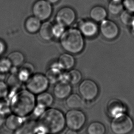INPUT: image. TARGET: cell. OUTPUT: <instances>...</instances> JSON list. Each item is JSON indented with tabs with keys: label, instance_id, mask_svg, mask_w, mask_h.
Instances as JSON below:
<instances>
[{
	"label": "cell",
	"instance_id": "cell-1",
	"mask_svg": "<svg viewBox=\"0 0 134 134\" xmlns=\"http://www.w3.org/2000/svg\"><path fill=\"white\" fill-rule=\"evenodd\" d=\"M37 123V133L59 134L64 130L66 125L65 116L63 113L58 109L49 108L40 116Z\"/></svg>",
	"mask_w": 134,
	"mask_h": 134
},
{
	"label": "cell",
	"instance_id": "cell-2",
	"mask_svg": "<svg viewBox=\"0 0 134 134\" xmlns=\"http://www.w3.org/2000/svg\"><path fill=\"white\" fill-rule=\"evenodd\" d=\"M9 103L13 114L24 118L33 112L36 100L35 94L28 90H21L13 93Z\"/></svg>",
	"mask_w": 134,
	"mask_h": 134
},
{
	"label": "cell",
	"instance_id": "cell-3",
	"mask_svg": "<svg viewBox=\"0 0 134 134\" xmlns=\"http://www.w3.org/2000/svg\"><path fill=\"white\" fill-rule=\"evenodd\" d=\"M62 47L67 52L72 54L79 53L84 48V39L79 30L70 29L63 33L60 37Z\"/></svg>",
	"mask_w": 134,
	"mask_h": 134
},
{
	"label": "cell",
	"instance_id": "cell-4",
	"mask_svg": "<svg viewBox=\"0 0 134 134\" xmlns=\"http://www.w3.org/2000/svg\"><path fill=\"white\" fill-rule=\"evenodd\" d=\"M110 127L114 134H128L134 129V122L129 116L123 113L114 117Z\"/></svg>",
	"mask_w": 134,
	"mask_h": 134
},
{
	"label": "cell",
	"instance_id": "cell-5",
	"mask_svg": "<svg viewBox=\"0 0 134 134\" xmlns=\"http://www.w3.org/2000/svg\"><path fill=\"white\" fill-rule=\"evenodd\" d=\"M49 84L46 75L36 73L32 75L26 81V87L27 89L34 94L38 95L46 91Z\"/></svg>",
	"mask_w": 134,
	"mask_h": 134
},
{
	"label": "cell",
	"instance_id": "cell-6",
	"mask_svg": "<svg viewBox=\"0 0 134 134\" xmlns=\"http://www.w3.org/2000/svg\"><path fill=\"white\" fill-rule=\"evenodd\" d=\"M66 125L72 130H80L86 124V118L83 112L78 109H71L65 115Z\"/></svg>",
	"mask_w": 134,
	"mask_h": 134
},
{
	"label": "cell",
	"instance_id": "cell-7",
	"mask_svg": "<svg viewBox=\"0 0 134 134\" xmlns=\"http://www.w3.org/2000/svg\"><path fill=\"white\" fill-rule=\"evenodd\" d=\"M52 12V6L47 0H38L34 4L32 7L34 16L41 21L48 19Z\"/></svg>",
	"mask_w": 134,
	"mask_h": 134
},
{
	"label": "cell",
	"instance_id": "cell-8",
	"mask_svg": "<svg viewBox=\"0 0 134 134\" xmlns=\"http://www.w3.org/2000/svg\"><path fill=\"white\" fill-rule=\"evenodd\" d=\"M79 91L83 98L91 100L97 97L99 93V88L96 82L91 80H85L80 83Z\"/></svg>",
	"mask_w": 134,
	"mask_h": 134
},
{
	"label": "cell",
	"instance_id": "cell-9",
	"mask_svg": "<svg viewBox=\"0 0 134 134\" xmlns=\"http://www.w3.org/2000/svg\"><path fill=\"white\" fill-rule=\"evenodd\" d=\"M76 19L75 11L68 7L62 8L58 11L56 16L57 22L64 27L70 26Z\"/></svg>",
	"mask_w": 134,
	"mask_h": 134
},
{
	"label": "cell",
	"instance_id": "cell-10",
	"mask_svg": "<svg viewBox=\"0 0 134 134\" xmlns=\"http://www.w3.org/2000/svg\"><path fill=\"white\" fill-rule=\"evenodd\" d=\"M100 30L103 36L110 40L117 37L119 33L117 25L112 21L106 19L101 22Z\"/></svg>",
	"mask_w": 134,
	"mask_h": 134
},
{
	"label": "cell",
	"instance_id": "cell-11",
	"mask_svg": "<svg viewBox=\"0 0 134 134\" xmlns=\"http://www.w3.org/2000/svg\"><path fill=\"white\" fill-rule=\"evenodd\" d=\"M72 87L67 81H60L56 83L53 88L54 96L59 100L67 98L71 94Z\"/></svg>",
	"mask_w": 134,
	"mask_h": 134
},
{
	"label": "cell",
	"instance_id": "cell-12",
	"mask_svg": "<svg viewBox=\"0 0 134 134\" xmlns=\"http://www.w3.org/2000/svg\"><path fill=\"white\" fill-rule=\"evenodd\" d=\"M38 130L37 121L29 120L24 121L15 131V134H36Z\"/></svg>",
	"mask_w": 134,
	"mask_h": 134
},
{
	"label": "cell",
	"instance_id": "cell-13",
	"mask_svg": "<svg viewBox=\"0 0 134 134\" xmlns=\"http://www.w3.org/2000/svg\"><path fill=\"white\" fill-rule=\"evenodd\" d=\"M61 70L62 69L58 63H53L52 65L46 75L50 83H57L61 80L63 74Z\"/></svg>",
	"mask_w": 134,
	"mask_h": 134
},
{
	"label": "cell",
	"instance_id": "cell-14",
	"mask_svg": "<svg viewBox=\"0 0 134 134\" xmlns=\"http://www.w3.org/2000/svg\"><path fill=\"white\" fill-rule=\"evenodd\" d=\"M80 32L83 35L88 37L95 36L98 32V27L97 24L92 21H85L80 24Z\"/></svg>",
	"mask_w": 134,
	"mask_h": 134
},
{
	"label": "cell",
	"instance_id": "cell-15",
	"mask_svg": "<svg viewBox=\"0 0 134 134\" xmlns=\"http://www.w3.org/2000/svg\"><path fill=\"white\" fill-rule=\"evenodd\" d=\"M24 118L15 114L10 115L7 118L5 121L7 128L10 130L15 131L24 122Z\"/></svg>",
	"mask_w": 134,
	"mask_h": 134
},
{
	"label": "cell",
	"instance_id": "cell-16",
	"mask_svg": "<svg viewBox=\"0 0 134 134\" xmlns=\"http://www.w3.org/2000/svg\"><path fill=\"white\" fill-rule=\"evenodd\" d=\"M67 106L71 109H79L84 106V102L82 97L77 94H70L66 100Z\"/></svg>",
	"mask_w": 134,
	"mask_h": 134
},
{
	"label": "cell",
	"instance_id": "cell-17",
	"mask_svg": "<svg viewBox=\"0 0 134 134\" xmlns=\"http://www.w3.org/2000/svg\"><path fill=\"white\" fill-rule=\"evenodd\" d=\"M82 79V75L80 71L77 69H72L66 74H63L61 81H65L75 85L78 84Z\"/></svg>",
	"mask_w": 134,
	"mask_h": 134
},
{
	"label": "cell",
	"instance_id": "cell-18",
	"mask_svg": "<svg viewBox=\"0 0 134 134\" xmlns=\"http://www.w3.org/2000/svg\"><path fill=\"white\" fill-rule=\"evenodd\" d=\"M36 104L47 108L51 106L54 102V97L52 94L46 91L38 94L36 97Z\"/></svg>",
	"mask_w": 134,
	"mask_h": 134
},
{
	"label": "cell",
	"instance_id": "cell-19",
	"mask_svg": "<svg viewBox=\"0 0 134 134\" xmlns=\"http://www.w3.org/2000/svg\"><path fill=\"white\" fill-rule=\"evenodd\" d=\"M58 63L62 69H70L75 64V59L73 56L69 53H64L60 56Z\"/></svg>",
	"mask_w": 134,
	"mask_h": 134
},
{
	"label": "cell",
	"instance_id": "cell-20",
	"mask_svg": "<svg viewBox=\"0 0 134 134\" xmlns=\"http://www.w3.org/2000/svg\"><path fill=\"white\" fill-rule=\"evenodd\" d=\"M40 37L44 41H48L53 37V25L48 22H45L41 24L40 28Z\"/></svg>",
	"mask_w": 134,
	"mask_h": 134
},
{
	"label": "cell",
	"instance_id": "cell-21",
	"mask_svg": "<svg viewBox=\"0 0 134 134\" xmlns=\"http://www.w3.org/2000/svg\"><path fill=\"white\" fill-rule=\"evenodd\" d=\"M108 113L114 117L119 114L124 113V107L121 102L114 99L110 100L108 103Z\"/></svg>",
	"mask_w": 134,
	"mask_h": 134
},
{
	"label": "cell",
	"instance_id": "cell-22",
	"mask_svg": "<svg viewBox=\"0 0 134 134\" xmlns=\"http://www.w3.org/2000/svg\"><path fill=\"white\" fill-rule=\"evenodd\" d=\"M90 15L91 19L94 21L102 22L106 18L107 13L103 7L95 6L91 10Z\"/></svg>",
	"mask_w": 134,
	"mask_h": 134
},
{
	"label": "cell",
	"instance_id": "cell-23",
	"mask_svg": "<svg viewBox=\"0 0 134 134\" xmlns=\"http://www.w3.org/2000/svg\"><path fill=\"white\" fill-rule=\"evenodd\" d=\"M41 25V20L39 19L35 16L30 17L25 22V28L29 33H36L39 30Z\"/></svg>",
	"mask_w": 134,
	"mask_h": 134
},
{
	"label": "cell",
	"instance_id": "cell-24",
	"mask_svg": "<svg viewBox=\"0 0 134 134\" xmlns=\"http://www.w3.org/2000/svg\"><path fill=\"white\" fill-rule=\"evenodd\" d=\"M12 65L18 67L22 65L24 60V55L19 51H14L9 54L8 57Z\"/></svg>",
	"mask_w": 134,
	"mask_h": 134
},
{
	"label": "cell",
	"instance_id": "cell-25",
	"mask_svg": "<svg viewBox=\"0 0 134 134\" xmlns=\"http://www.w3.org/2000/svg\"><path fill=\"white\" fill-rule=\"evenodd\" d=\"M106 128L102 123L99 122H93L88 127V134H105Z\"/></svg>",
	"mask_w": 134,
	"mask_h": 134
},
{
	"label": "cell",
	"instance_id": "cell-26",
	"mask_svg": "<svg viewBox=\"0 0 134 134\" xmlns=\"http://www.w3.org/2000/svg\"><path fill=\"white\" fill-rule=\"evenodd\" d=\"M124 5L121 1L112 0L109 3L108 9L110 13L113 15H117L123 11Z\"/></svg>",
	"mask_w": 134,
	"mask_h": 134
},
{
	"label": "cell",
	"instance_id": "cell-27",
	"mask_svg": "<svg viewBox=\"0 0 134 134\" xmlns=\"http://www.w3.org/2000/svg\"><path fill=\"white\" fill-rule=\"evenodd\" d=\"M22 82L19 80L17 75L11 74L8 78L7 84L9 87L13 89H18L20 86Z\"/></svg>",
	"mask_w": 134,
	"mask_h": 134
},
{
	"label": "cell",
	"instance_id": "cell-28",
	"mask_svg": "<svg viewBox=\"0 0 134 134\" xmlns=\"http://www.w3.org/2000/svg\"><path fill=\"white\" fill-rule=\"evenodd\" d=\"M134 19V16L133 13L128 10L123 11L120 15V19L122 22L126 25H131Z\"/></svg>",
	"mask_w": 134,
	"mask_h": 134
},
{
	"label": "cell",
	"instance_id": "cell-29",
	"mask_svg": "<svg viewBox=\"0 0 134 134\" xmlns=\"http://www.w3.org/2000/svg\"><path fill=\"white\" fill-rule=\"evenodd\" d=\"M65 32V27L62 24L57 23L53 25V36L57 38H60Z\"/></svg>",
	"mask_w": 134,
	"mask_h": 134
},
{
	"label": "cell",
	"instance_id": "cell-30",
	"mask_svg": "<svg viewBox=\"0 0 134 134\" xmlns=\"http://www.w3.org/2000/svg\"><path fill=\"white\" fill-rule=\"evenodd\" d=\"M11 63L7 58H2L0 60V71L7 73L12 68Z\"/></svg>",
	"mask_w": 134,
	"mask_h": 134
},
{
	"label": "cell",
	"instance_id": "cell-31",
	"mask_svg": "<svg viewBox=\"0 0 134 134\" xmlns=\"http://www.w3.org/2000/svg\"><path fill=\"white\" fill-rule=\"evenodd\" d=\"M9 87L4 81H0V99L5 98L9 94Z\"/></svg>",
	"mask_w": 134,
	"mask_h": 134
},
{
	"label": "cell",
	"instance_id": "cell-32",
	"mask_svg": "<svg viewBox=\"0 0 134 134\" xmlns=\"http://www.w3.org/2000/svg\"><path fill=\"white\" fill-rule=\"evenodd\" d=\"M11 111L10 109L9 103L5 101L0 102V114L5 116L6 114Z\"/></svg>",
	"mask_w": 134,
	"mask_h": 134
},
{
	"label": "cell",
	"instance_id": "cell-33",
	"mask_svg": "<svg viewBox=\"0 0 134 134\" xmlns=\"http://www.w3.org/2000/svg\"><path fill=\"white\" fill-rule=\"evenodd\" d=\"M123 5L128 11L134 13V0H124Z\"/></svg>",
	"mask_w": 134,
	"mask_h": 134
},
{
	"label": "cell",
	"instance_id": "cell-34",
	"mask_svg": "<svg viewBox=\"0 0 134 134\" xmlns=\"http://www.w3.org/2000/svg\"><path fill=\"white\" fill-rule=\"evenodd\" d=\"M6 45L3 41L0 40V55L3 54L6 50Z\"/></svg>",
	"mask_w": 134,
	"mask_h": 134
},
{
	"label": "cell",
	"instance_id": "cell-35",
	"mask_svg": "<svg viewBox=\"0 0 134 134\" xmlns=\"http://www.w3.org/2000/svg\"><path fill=\"white\" fill-rule=\"evenodd\" d=\"M5 119L4 116L0 114V127L2 126L5 123Z\"/></svg>",
	"mask_w": 134,
	"mask_h": 134
},
{
	"label": "cell",
	"instance_id": "cell-36",
	"mask_svg": "<svg viewBox=\"0 0 134 134\" xmlns=\"http://www.w3.org/2000/svg\"><path fill=\"white\" fill-rule=\"evenodd\" d=\"M6 73L0 71V81H3L6 78Z\"/></svg>",
	"mask_w": 134,
	"mask_h": 134
},
{
	"label": "cell",
	"instance_id": "cell-37",
	"mask_svg": "<svg viewBox=\"0 0 134 134\" xmlns=\"http://www.w3.org/2000/svg\"><path fill=\"white\" fill-rule=\"evenodd\" d=\"M78 134L76 132H75V130H68L66 134Z\"/></svg>",
	"mask_w": 134,
	"mask_h": 134
},
{
	"label": "cell",
	"instance_id": "cell-38",
	"mask_svg": "<svg viewBox=\"0 0 134 134\" xmlns=\"http://www.w3.org/2000/svg\"><path fill=\"white\" fill-rule=\"evenodd\" d=\"M49 2H50L51 4H55L56 3L58 2L59 0H47Z\"/></svg>",
	"mask_w": 134,
	"mask_h": 134
},
{
	"label": "cell",
	"instance_id": "cell-39",
	"mask_svg": "<svg viewBox=\"0 0 134 134\" xmlns=\"http://www.w3.org/2000/svg\"><path fill=\"white\" fill-rule=\"evenodd\" d=\"M131 25H132L133 28V29L134 30V19L133 21V22H132V24H131Z\"/></svg>",
	"mask_w": 134,
	"mask_h": 134
},
{
	"label": "cell",
	"instance_id": "cell-40",
	"mask_svg": "<svg viewBox=\"0 0 134 134\" xmlns=\"http://www.w3.org/2000/svg\"><path fill=\"white\" fill-rule=\"evenodd\" d=\"M36 134H47L46 133H43V132H38Z\"/></svg>",
	"mask_w": 134,
	"mask_h": 134
},
{
	"label": "cell",
	"instance_id": "cell-41",
	"mask_svg": "<svg viewBox=\"0 0 134 134\" xmlns=\"http://www.w3.org/2000/svg\"></svg>",
	"mask_w": 134,
	"mask_h": 134
}]
</instances>
